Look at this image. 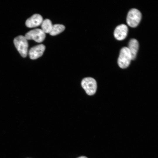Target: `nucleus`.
Returning a JSON list of instances; mask_svg holds the SVG:
<instances>
[{
	"instance_id": "nucleus-1",
	"label": "nucleus",
	"mask_w": 158,
	"mask_h": 158,
	"mask_svg": "<svg viewBox=\"0 0 158 158\" xmlns=\"http://www.w3.org/2000/svg\"><path fill=\"white\" fill-rule=\"evenodd\" d=\"M14 45L21 56L25 57L28 53V44L27 40L25 36H18L13 40Z\"/></svg>"
},
{
	"instance_id": "nucleus-8",
	"label": "nucleus",
	"mask_w": 158,
	"mask_h": 158,
	"mask_svg": "<svg viewBox=\"0 0 158 158\" xmlns=\"http://www.w3.org/2000/svg\"><path fill=\"white\" fill-rule=\"evenodd\" d=\"M43 21V18L41 15L35 14L27 20L25 25L28 28H35L41 25Z\"/></svg>"
},
{
	"instance_id": "nucleus-7",
	"label": "nucleus",
	"mask_w": 158,
	"mask_h": 158,
	"mask_svg": "<svg viewBox=\"0 0 158 158\" xmlns=\"http://www.w3.org/2000/svg\"><path fill=\"white\" fill-rule=\"evenodd\" d=\"M128 28L126 25L121 24L117 26L114 32V36L118 40H124L127 35Z\"/></svg>"
},
{
	"instance_id": "nucleus-9",
	"label": "nucleus",
	"mask_w": 158,
	"mask_h": 158,
	"mask_svg": "<svg viewBox=\"0 0 158 158\" xmlns=\"http://www.w3.org/2000/svg\"><path fill=\"white\" fill-rule=\"evenodd\" d=\"M139 48V43L135 39H132L129 42L128 48L130 53L132 60H134L136 56Z\"/></svg>"
},
{
	"instance_id": "nucleus-3",
	"label": "nucleus",
	"mask_w": 158,
	"mask_h": 158,
	"mask_svg": "<svg viewBox=\"0 0 158 158\" xmlns=\"http://www.w3.org/2000/svg\"><path fill=\"white\" fill-rule=\"evenodd\" d=\"M142 17L140 12L135 8H132L128 12L126 18V22L130 27L135 28L139 24Z\"/></svg>"
},
{
	"instance_id": "nucleus-12",
	"label": "nucleus",
	"mask_w": 158,
	"mask_h": 158,
	"mask_svg": "<svg viewBox=\"0 0 158 158\" xmlns=\"http://www.w3.org/2000/svg\"><path fill=\"white\" fill-rule=\"evenodd\" d=\"M77 158H88L86 157L85 156H82L80 157Z\"/></svg>"
},
{
	"instance_id": "nucleus-5",
	"label": "nucleus",
	"mask_w": 158,
	"mask_h": 158,
	"mask_svg": "<svg viewBox=\"0 0 158 158\" xmlns=\"http://www.w3.org/2000/svg\"><path fill=\"white\" fill-rule=\"evenodd\" d=\"M27 40H33L37 42H41L45 39V33L40 29H35L30 30L25 35Z\"/></svg>"
},
{
	"instance_id": "nucleus-10",
	"label": "nucleus",
	"mask_w": 158,
	"mask_h": 158,
	"mask_svg": "<svg viewBox=\"0 0 158 158\" xmlns=\"http://www.w3.org/2000/svg\"><path fill=\"white\" fill-rule=\"evenodd\" d=\"M52 26L51 21L49 19L43 20L41 24V29L45 33H49Z\"/></svg>"
},
{
	"instance_id": "nucleus-4",
	"label": "nucleus",
	"mask_w": 158,
	"mask_h": 158,
	"mask_svg": "<svg viewBox=\"0 0 158 158\" xmlns=\"http://www.w3.org/2000/svg\"><path fill=\"white\" fill-rule=\"evenodd\" d=\"M81 85L89 95H92L96 92L97 87L96 82L92 78L87 77L84 78L81 82Z\"/></svg>"
},
{
	"instance_id": "nucleus-2",
	"label": "nucleus",
	"mask_w": 158,
	"mask_h": 158,
	"mask_svg": "<svg viewBox=\"0 0 158 158\" xmlns=\"http://www.w3.org/2000/svg\"><path fill=\"white\" fill-rule=\"evenodd\" d=\"M131 60V56L128 47L122 48L121 50L118 60L119 66L122 68H126L129 66Z\"/></svg>"
},
{
	"instance_id": "nucleus-11",
	"label": "nucleus",
	"mask_w": 158,
	"mask_h": 158,
	"mask_svg": "<svg viewBox=\"0 0 158 158\" xmlns=\"http://www.w3.org/2000/svg\"><path fill=\"white\" fill-rule=\"evenodd\" d=\"M65 29V26L62 25L55 24L53 25L52 29L49 34L52 36L56 35L63 32Z\"/></svg>"
},
{
	"instance_id": "nucleus-6",
	"label": "nucleus",
	"mask_w": 158,
	"mask_h": 158,
	"mask_svg": "<svg viewBox=\"0 0 158 158\" xmlns=\"http://www.w3.org/2000/svg\"><path fill=\"white\" fill-rule=\"evenodd\" d=\"M45 47L43 44H40L31 48L29 51L28 54L32 59H36L41 57L43 54Z\"/></svg>"
}]
</instances>
